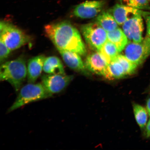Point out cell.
Returning a JSON list of instances; mask_svg holds the SVG:
<instances>
[{"label": "cell", "instance_id": "d4e9b609", "mask_svg": "<svg viewBox=\"0 0 150 150\" xmlns=\"http://www.w3.org/2000/svg\"><path fill=\"white\" fill-rule=\"evenodd\" d=\"M146 108H147L148 113L150 117V97L147 101Z\"/></svg>", "mask_w": 150, "mask_h": 150}, {"label": "cell", "instance_id": "44dd1931", "mask_svg": "<svg viewBox=\"0 0 150 150\" xmlns=\"http://www.w3.org/2000/svg\"><path fill=\"white\" fill-rule=\"evenodd\" d=\"M120 4L140 10H150L148 0H120Z\"/></svg>", "mask_w": 150, "mask_h": 150}, {"label": "cell", "instance_id": "ba28073f", "mask_svg": "<svg viewBox=\"0 0 150 150\" xmlns=\"http://www.w3.org/2000/svg\"><path fill=\"white\" fill-rule=\"evenodd\" d=\"M142 15L133 16L122 25V30L129 42L139 43L143 41L144 27Z\"/></svg>", "mask_w": 150, "mask_h": 150}, {"label": "cell", "instance_id": "277c9868", "mask_svg": "<svg viewBox=\"0 0 150 150\" xmlns=\"http://www.w3.org/2000/svg\"><path fill=\"white\" fill-rule=\"evenodd\" d=\"M0 39L11 50L18 49L31 40V37L22 30L4 21L0 23Z\"/></svg>", "mask_w": 150, "mask_h": 150}, {"label": "cell", "instance_id": "e0dca14e", "mask_svg": "<svg viewBox=\"0 0 150 150\" xmlns=\"http://www.w3.org/2000/svg\"><path fill=\"white\" fill-rule=\"evenodd\" d=\"M95 21L107 32L113 30L119 27L117 22L108 11L101 13L97 16Z\"/></svg>", "mask_w": 150, "mask_h": 150}, {"label": "cell", "instance_id": "5b68a950", "mask_svg": "<svg viewBox=\"0 0 150 150\" xmlns=\"http://www.w3.org/2000/svg\"><path fill=\"white\" fill-rule=\"evenodd\" d=\"M81 31L86 42L95 51H100L108 40L107 32L96 21L83 24Z\"/></svg>", "mask_w": 150, "mask_h": 150}, {"label": "cell", "instance_id": "ac0fdd59", "mask_svg": "<svg viewBox=\"0 0 150 150\" xmlns=\"http://www.w3.org/2000/svg\"><path fill=\"white\" fill-rule=\"evenodd\" d=\"M99 52L104 56L108 64L115 59L120 53L115 45L108 40Z\"/></svg>", "mask_w": 150, "mask_h": 150}, {"label": "cell", "instance_id": "3957f363", "mask_svg": "<svg viewBox=\"0 0 150 150\" xmlns=\"http://www.w3.org/2000/svg\"><path fill=\"white\" fill-rule=\"evenodd\" d=\"M52 95L42 83H29L20 89L16 100L7 112H12L29 103L50 98Z\"/></svg>", "mask_w": 150, "mask_h": 150}, {"label": "cell", "instance_id": "7c38bea8", "mask_svg": "<svg viewBox=\"0 0 150 150\" xmlns=\"http://www.w3.org/2000/svg\"><path fill=\"white\" fill-rule=\"evenodd\" d=\"M57 50L66 64L71 69L86 76H89L90 72L86 69L79 54L67 50Z\"/></svg>", "mask_w": 150, "mask_h": 150}, {"label": "cell", "instance_id": "603a6c76", "mask_svg": "<svg viewBox=\"0 0 150 150\" xmlns=\"http://www.w3.org/2000/svg\"><path fill=\"white\" fill-rule=\"evenodd\" d=\"M147 25V35L150 39V12L144 16Z\"/></svg>", "mask_w": 150, "mask_h": 150}, {"label": "cell", "instance_id": "7a4b0ae2", "mask_svg": "<svg viewBox=\"0 0 150 150\" xmlns=\"http://www.w3.org/2000/svg\"><path fill=\"white\" fill-rule=\"evenodd\" d=\"M27 76V68L23 56L6 62L1 65L0 80L10 83L16 92L21 88Z\"/></svg>", "mask_w": 150, "mask_h": 150}, {"label": "cell", "instance_id": "52a82bcc", "mask_svg": "<svg viewBox=\"0 0 150 150\" xmlns=\"http://www.w3.org/2000/svg\"><path fill=\"white\" fill-rule=\"evenodd\" d=\"M74 78L72 75L47 74L42 76V83L52 95L60 93L66 88Z\"/></svg>", "mask_w": 150, "mask_h": 150}, {"label": "cell", "instance_id": "8992f818", "mask_svg": "<svg viewBox=\"0 0 150 150\" xmlns=\"http://www.w3.org/2000/svg\"><path fill=\"white\" fill-rule=\"evenodd\" d=\"M123 55L138 66L150 55V39L146 35L139 43L129 42L122 51Z\"/></svg>", "mask_w": 150, "mask_h": 150}, {"label": "cell", "instance_id": "cb8c5ba5", "mask_svg": "<svg viewBox=\"0 0 150 150\" xmlns=\"http://www.w3.org/2000/svg\"><path fill=\"white\" fill-rule=\"evenodd\" d=\"M146 134L147 138L150 137V119L146 125Z\"/></svg>", "mask_w": 150, "mask_h": 150}, {"label": "cell", "instance_id": "30bf717a", "mask_svg": "<svg viewBox=\"0 0 150 150\" xmlns=\"http://www.w3.org/2000/svg\"><path fill=\"white\" fill-rule=\"evenodd\" d=\"M108 11L120 25H122L127 20L136 15L140 14L144 17L149 13L121 4H116Z\"/></svg>", "mask_w": 150, "mask_h": 150}, {"label": "cell", "instance_id": "4fadbf2b", "mask_svg": "<svg viewBox=\"0 0 150 150\" xmlns=\"http://www.w3.org/2000/svg\"><path fill=\"white\" fill-rule=\"evenodd\" d=\"M46 57L44 55H39L30 59L27 65L28 82L35 83L43 70V66Z\"/></svg>", "mask_w": 150, "mask_h": 150}, {"label": "cell", "instance_id": "9c48e42d", "mask_svg": "<svg viewBox=\"0 0 150 150\" xmlns=\"http://www.w3.org/2000/svg\"><path fill=\"white\" fill-rule=\"evenodd\" d=\"M106 4L104 0L86 1L75 7L73 14L82 19L93 18L100 13Z\"/></svg>", "mask_w": 150, "mask_h": 150}, {"label": "cell", "instance_id": "9a60e30c", "mask_svg": "<svg viewBox=\"0 0 150 150\" xmlns=\"http://www.w3.org/2000/svg\"><path fill=\"white\" fill-rule=\"evenodd\" d=\"M43 71L48 74H66L62 63L59 58L55 56L46 58Z\"/></svg>", "mask_w": 150, "mask_h": 150}, {"label": "cell", "instance_id": "6da1fadb", "mask_svg": "<svg viewBox=\"0 0 150 150\" xmlns=\"http://www.w3.org/2000/svg\"><path fill=\"white\" fill-rule=\"evenodd\" d=\"M44 31L57 50L86 55L87 50L79 31L70 22L64 21L47 24Z\"/></svg>", "mask_w": 150, "mask_h": 150}, {"label": "cell", "instance_id": "d6986e66", "mask_svg": "<svg viewBox=\"0 0 150 150\" xmlns=\"http://www.w3.org/2000/svg\"><path fill=\"white\" fill-rule=\"evenodd\" d=\"M133 110L135 118L139 126L143 128L147 124L148 114L146 109L140 105L134 104Z\"/></svg>", "mask_w": 150, "mask_h": 150}, {"label": "cell", "instance_id": "7402d4cb", "mask_svg": "<svg viewBox=\"0 0 150 150\" xmlns=\"http://www.w3.org/2000/svg\"><path fill=\"white\" fill-rule=\"evenodd\" d=\"M11 51L3 41L0 40V61L1 63L7 59Z\"/></svg>", "mask_w": 150, "mask_h": 150}, {"label": "cell", "instance_id": "ffe728a7", "mask_svg": "<svg viewBox=\"0 0 150 150\" xmlns=\"http://www.w3.org/2000/svg\"><path fill=\"white\" fill-rule=\"evenodd\" d=\"M116 59L122 66L127 76L132 75L136 72L138 66L129 60L123 54H119Z\"/></svg>", "mask_w": 150, "mask_h": 150}, {"label": "cell", "instance_id": "5bb4252c", "mask_svg": "<svg viewBox=\"0 0 150 150\" xmlns=\"http://www.w3.org/2000/svg\"><path fill=\"white\" fill-rule=\"evenodd\" d=\"M103 76L109 80L120 79L127 76L122 66L116 59L108 64Z\"/></svg>", "mask_w": 150, "mask_h": 150}, {"label": "cell", "instance_id": "484cf974", "mask_svg": "<svg viewBox=\"0 0 150 150\" xmlns=\"http://www.w3.org/2000/svg\"><path fill=\"white\" fill-rule=\"evenodd\" d=\"M149 2L150 1V0H148Z\"/></svg>", "mask_w": 150, "mask_h": 150}, {"label": "cell", "instance_id": "2e32d148", "mask_svg": "<svg viewBox=\"0 0 150 150\" xmlns=\"http://www.w3.org/2000/svg\"><path fill=\"white\" fill-rule=\"evenodd\" d=\"M107 38L108 40L117 47L120 53L122 52L129 42L128 39L122 30L119 27L107 32Z\"/></svg>", "mask_w": 150, "mask_h": 150}, {"label": "cell", "instance_id": "8fae6325", "mask_svg": "<svg viewBox=\"0 0 150 150\" xmlns=\"http://www.w3.org/2000/svg\"><path fill=\"white\" fill-rule=\"evenodd\" d=\"M84 63L89 72L102 76L108 64L102 54L97 51L87 56Z\"/></svg>", "mask_w": 150, "mask_h": 150}]
</instances>
